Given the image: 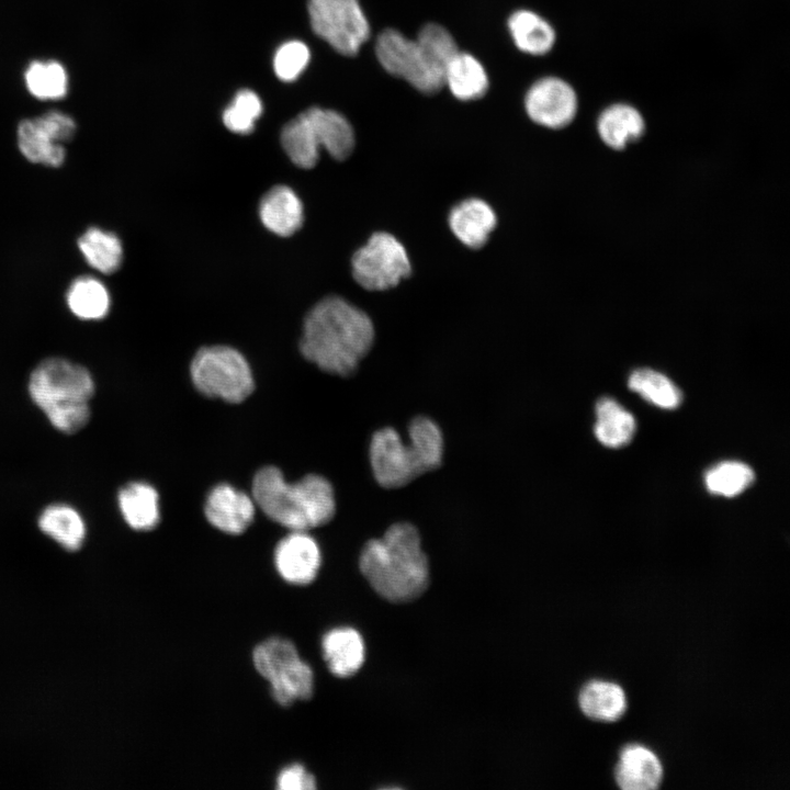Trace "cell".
<instances>
[{"label":"cell","instance_id":"obj_33","mask_svg":"<svg viewBox=\"0 0 790 790\" xmlns=\"http://www.w3.org/2000/svg\"><path fill=\"white\" fill-rule=\"evenodd\" d=\"M25 83L30 93L42 100L61 99L68 88L67 74L57 61L30 64L25 71Z\"/></svg>","mask_w":790,"mask_h":790},{"label":"cell","instance_id":"obj_23","mask_svg":"<svg viewBox=\"0 0 790 790\" xmlns=\"http://www.w3.org/2000/svg\"><path fill=\"white\" fill-rule=\"evenodd\" d=\"M444 86L459 100L472 101L484 97L488 77L483 65L471 54L458 52L444 68Z\"/></svg>","mask_w":790,"mask_h":790},{"label":"cell","instance_id":"obj_29","mask_svg":"<svg viewBox=\"0 0 790 790\" xmlns=\"http://www.w3.org/2000/svg\"><path fill=\"white\" fill-rule=\"evenodd\" d=\"M628 386L645 400L663 409H675L682 400L680 390L664 374L653 369L632 371Z\"/></svg>","mask_w":790,"mask_h":790},{"label":"cell","instance_id":"obj_25","mask_svg":"<svg viewBox=\"0 0 790 790\" xmlns=\"http://www.w3.org/2000/svg\"><path fill=\"white\" fill-rule=\"evenodd\" d=\"M273 701L281 707L309 700L315 691V674L302 657L280 670L268 681Z\"/></svg>","mask_w":790,"mask_h":790},{"label":"cell","instance_id":"obj_17","mask_svg":"<svg viewBox=\"0 0 790 790\" xmlns=\"http://www.w3.org/2000/svg\"><path fill=\"white\" fill-rule=\"evenodd\" d=\"M44 535L68 552L79 551L87 539V522L81 512L67 503H52L37 517Z\"/></svg>","mask_w":790,"mask_h":790},{"label":"cell","instance_id":"obj_7","mask_svg":"<svg viewBox=\"0 0 790 790\" xmlns=\"http://www.w3.org/2000/svg\"><path fill=\"white\" fill-rule=\"evenodd\" d=\"M381 66L391 75L406 80L418 91L435 94L444 86V69L437 65L416 40L394 29L384 30L375 44Z\"/></svg>","mask_w":790,"mask_h":790},{"label":"cell","instance_id":"obj_4","mask_svg":"<svg viewBox=\"0 0 790 790\" xmlns=\"http://www.w3.org/2000/svg\"><path fill=\"white\" fill-rule=\"evenodd\" d=\"M252 495L271 520L292 531L323 526L332 519L336 510L332 486L316 474L291 484L279 469L267 466L257 472Z\"/></svg>","mask_w":790,"mask_h":790},{"label":"cell","instance_id":"obj_32","mask_svg":"<svg viewBox=\"0 0 790 790\" xmlns=\"http://www.w3.org/2000/svg\"><path fill=\"white\" fill-rule=\"evenodd\" d=\"M755 479L754 471L738 461L721 462L704 475L707 489L714 495L734 497L748 488Z\"/></svg>","mask_w":790,"mask_h":790},{"label":"cell","instance_id":"obj_3","mask_svg":"<svg viewBox=\"0 0 790 790\" xmlns=\"http://www.w3.org/2000/svg\"><path fill=\"white\" fill-rule=\"evenodd\" d=\"M26 387L55 430L74 435L89 424L97 385L87 366L64 357L43 359L31 371Z\"/></svg>","mask_w":790,"mask_h":790},{"label":"cell","instance_id":"obj_37","mask_svg":"<svg viewBox=\"0 0 790 790\" xmlns=\"http://www.w3.org/2000/svg\"><path fill=\"white\" fill-rule=\"evenodd\" d=\"M275 788L278 790H314L317 788V780L305 765L292 763L278 772Z\"/></svg>","mask_w":790,"mask_h":790},{"label":"cell","instance_id":"obj_27","mask_svg":"<svg viewBox=\"0 0 790 790\" xmlns=\"http://www.w3.org/2000/svg\"><path fill=\"white\" fill-rule=\"evenodd\" d=\"M508 27L516 46L527 54L544 55L555 43V32L551 24L529 10L512 13Z\"/></svg>","mask_w":790,"mask_h":790},{"label":"cell","instance_id":"obj_21","mask_svg":"<svg viewBox=\"0 0 790 790\" xmlns=\"http://www.w3.org/2000/svg\"><path fill=\"white\" fill-rule=\"evenodd\" d=\"M117 506L124 521L134 530L149 531L159 523V496L148 483L124 485L117 493Z\"/></svg>","mask_w":790,"mask_h":790},{"label":"cell","instance_id":"obj_14","mask_svg":"<svg viewBox=\"0 0 790 790\" xmlns=\"http://www.w3.org/2000/svg\"><path fill=\"white\" fill-rule=\"evenodd\" d=\"M452 234L471 249L482 248L497 224L493 207L485 201L470 198L454 205L448 216Z\"/></svg>","mask_w":790,"mask_h":790},{"label":"cell","instance_id":"obj_19","mask_svg":"<svg viewBox=\"0 0 790 790\" xmlns=\"http://www.w3.org/2000/svg\"><path fill=\"white\" fill-rule=\"evenodd\" d=\"M614 776L621 789L652 790L659 786L663 768L651 749L633 744L622 749Z\"/></svg>","mask_w":790,"mask_h":790},{"label":"cell","instance_id":"obj_9","mask_svg":"<svg viewBox=\"0 0 790 790\" xmlns=\"http://www.w3.org/2000/svg\"><path fill=\"white\" fill-rule=\"evenodd\" d=\"M311 25L337 53L354 56L370 36V25L358 0H308Z\"/></svg>","mask_w":790,"mask_h":790},{"label":"cell","instance_id":"obj_35","mask_svg":"<svg viewBox=\"0 0 790 790\" xmlns=\"http://www.w3.org/2000/svg\"><path fill=\"white\" fill-rule=\"evenodd\" d=\"M426 54L443 69L459 52L456 42L443 26L429 23L418 33L416 38Z\"/></svg>","mask_w":790,"mask_h":790},{"label":"cell","instance_id":"obj_34","mask_svg":"<svg viewBox=\"0 0 790 790\" xmlns=\"http://www.w3.org/2000/svg\"><path fill=\"white\" fill-rule=\"evenodd\" d=\"M262 113L259 97L250 90L239 91L223 113L224 125L233 133L249 134Z\"/></svg>","mask_w":790,"mask_h":790},{"label":"cell","instance_id":"obj_20","mask_svg":"<svg viewBox=\"0 0 790 790\" xmlns=\"http://www.w3.org/2000/svg\"><path fill=\"white\" fill-rule=\"evenodd\" d=\"M262 224L275 235L287 237L303 223V205L295 192L286 185L269 190L259 205Z\"/></svg>","mask_w":790,"mask_h":790},{"label":"cell","instance_id":"obj_12","mask_svg":"<svg viewBox=\"0 0 790 790\" xmlns=\"http://www.w3.org/2000/svg\"><path fill=\"white\" fill-rule=\"evenodd\" d=\"M273 561L276 573L285 583L307 586L318 575L321 552L307 531H292L276 544Z\"/></svg>","mask_w":790,"mask_h":790},{"label":"cell","instance_id":"obj_1","mask_svg":"<svg viewBox=\"0 0 790 790\" xmlns=\"http://www.w3.org/2000/svg\"><path fill=\"white\" fill-rule=\"evenodd\" d=\"M374 336L366 313L342 297L329 296L307 313L300 349L323 371L348 376L369 353Z\"/></svg>","mask_w":790,"mask_h":790},{"label":"cell","instance_id":"obj_13","mask_svg":"<svg viewBox=\"0 0 790 790\" xmlns=\"http://www.w3.org/2000/svg\"><path fill=\"white\" fill-rule=\"evenodd\" d=\"M205 516L216 529L228 534L242 533L252 522L255 503L228 484L214 487L205 503Z\"/></svg>","mask_w":790,"mask_h":790},{"label":"cell","instance_id":"obj_24","mask_svg":"<svg viewBox=\"0 0 790 790\" xmlns=\"http://www.w3.org/2000/svg\"><path fill=\"white\" fill-rule=\"evenodd\" d=\"M84 261L103 274L116 272L123 261V245L112 232L98 226L88 227L77 240Z\"/></svg>","mask_w":790,"mask_h":790},{"label":"cell","instance_id":"obj_18","mask_svg":"<svg viewBox=\"0 0 790 790\" xmlns=\"http://www.w3.org/2000/svg\"><path fill=\"white\" fill-rule=\"evenodd\" d=\"M305 112L315 144L324 147L336 160L347 159L356 145L354 132L349 121L340 113L320 108Z\"/></svg>","mask_w":790,"mask_h":790},{"label":"cell","instance_id":"obj_16","mask_svg":"<svg viewBox=\"0 0 790 790\" xmlns=\"http://www.w3.org/2000/svg\"><path fill=\"white\" fill-rule=\"evenodd\" d=\"M320 650L329 672L340 678L357 674L365 658L361 634L351 627H337L321 637Z\"/></svg>","mask_w":790,"mask_h":790},{"label":"cell","instance_id":"obj_30","mask_svg":"<svg viewBox=\"0 0 790 790\" xmlns=\"http://www.w3.org/2000/svg\"><path fill=\"white\" fill-rule=\"evenodd\" d=\"M300 657L295 643L279 635L262 640L251 652L255 670L267 681Z\"/></svg>","mask_w":790,"mask_h":790},{"label":"cell","instance_id":"obj_31","mask_svg":"<svg viewBox=\"0 0 790 790\" xmlns=\"http://www.w3.org/2000/svg\"><path fill=\"white\" fill-rule=\"evenodd\" d=\"M281 144L292 162L300 168H313L319 159V148L313 140L304 112L283 127Z\"/></svg>","mask_w":790,"mask_h":790},{"label":"cell","instance_id":"obj_11","mask_svg":"<svg viewBox=\"0 0 790 790\" xmlns=\"http://www.w3.org/2000/svg\"><path fill=\"white\" fill-rule=\"evenodd\" d=\"M524 108L535 124L549 129H562L576 117L578 99L566 81L545 77L530 87L524 98Z\"/></svg>","mask_w":790,"mask_h":790},{"label":"cell","instance_id":"obj_26","mask_svg":"<svg viewBox=\"0 0 790 790\" xmlns=\"http://www.w3.org/2000/svg\"><path fill=\"white\" fill-rule=\"evenodd\" d=\"M635 419L611 397H601L596 403L594 432L597 440L608 448L627 445L635 432Z\"/></svg>","mask_w":790,"mask_h":790},{"label":"cell","instance_id":"obj_10","mask_svg":"<svg viewBox=\"0 0 790 790\" xmlns=\"http://www.w3.org/2000/svg\"><path fill=\"white\" fill-rule=\"evenodd\" d=\"M76 132V122L69 115L49 111L20 122L16 131L18 147L30 162L59 168L66 160L64 144L71 140Z\"/></svg>","mask_w":790,"mask_h":790},{"label":"cell","instance_id":"obj_6","mask_svg":"<svg viewBox=\"0 0 790 790\" xmlns=\"http://www.w3.org/2000/svg\"><path fill=\"white\" fill-rule=\"evenodd\" d=\"M190 372L201 393L229 403L242 402L255 387L247 360L239 351L227 346L200 349L191 362Z\"/></svg>","mask_w":790,"mask_h":790},{"label":"cell","instance_id":"obj_22","mask_svg":"<svg viewBox=\"0 0 790 790\" xmlns=\"http://www.w3.org/2000/svg\"><path fill=\"white\" fill-rule=\"evenodd\" d=\"M66 305L80 320L98 321L105 318L111 308V295L105 284L93 275H80L72 280L66 291Z\"/></svg>","mask_w":790,"mask_h":790},{"label":"cell","instance_id":"obj_5","mask_svg":"<svg viewBox=\"0 0 790 790\" xmlns=\"http://www.w3.org/2000/svg\"><path fill=\"white\" fill-rule=\"evenodd\" d=\"M409 442L390 427L375 431L370 461L375 481L384 488L407 485L426 472L438 469L443 455V435L430 418L418 416L408 426Z\"/></svg>","mask_w":790,"mask_h":790},{"label":"cell","instance_id":"obj_8","mask_svg":"<svg viewBox=\"0 0 790 790\" xmlns=\"http://www.w3.org/2000/svg\"><path fill=\"white\" fill-rule=\"evenodd\" d=\"M356 282L368 291H386L411 274L404 245L392 234L376 232L351 259Z\"/></svg>","mask_w":790,"mask_h":790},{"label":"cell","instance_id":"obj_28","mask_svg":"<svg viewBox=\"0 0 790 790\" xmlns=\"http://www.w3.org/2000/svg\"><path fill=\"white\" fill-rule=\"evenodd\" d=\"M579 707L584 714L598 721H616L627 708L623 689L613 682L592 680L579 693Z\"/></svg>","mask_w":790,"mask_h":790},{"label":"cell","instance_id":"obj_2","mask_svg":"<svg viewBox=\"0 0 790 790\" xmlns=\"http://www.w3.org/2000/svg\"><path fill=\"white\" fill-rule=\"evenodd\" d=\"M359 567L373 590L395 603L418 598L430 582L420 534L409 522H396L382 538L368 541Z\"/></svg>","mask_w":790,"mask_h":790},{"label":"cell","instance_id":"obj_36","mask_svg":"<svg viewBox=\"0 0 790 790\" xmlns=\"http://www.w3.org/2000/svg\"><path fill=\"white\" fill-rule=\"evenodd\" d=\"M309 60L308 47L298 41L284 43L276 50L273 67L280 80L293 81L305 69Z\"/></svg>","mask_w":790,"mask_h":790},{"label":"cell","instance_id":"obj_15","mask_svg":"<svg viewBox=\"0 0 790 790\" xmlns=\"http://www.w3.org/2000/svg\"><path fill=\"white\" fill-rule=\"evenodd\" d=\"M596 129L600 142L610 150L622 153L645 134L641 112L627 103H614L599 114Z\"/></svg>","mask_w":790,"mask_h":790}]
</instances>
